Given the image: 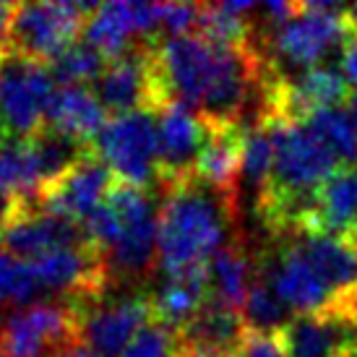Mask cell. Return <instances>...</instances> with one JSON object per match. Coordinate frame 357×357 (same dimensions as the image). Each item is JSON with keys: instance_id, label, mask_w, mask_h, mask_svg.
<instances>
[{"instance_id": "obj_1", "label": "cell", "mask_w": 357, "mask_h": 357, "mask_svg": "<svg viewBox=\"0 0 357 357\" xmlns=\"http://www.w3.org/2000/svg\"><path fill=\"white\" fill-rule=\"evenodd\" d=\"M238 201L188 178L162 190L159 204V261L162 274L206 268L227 243L238 222Z\"/></svg>"}, {"instance_id": "obj_2", "label": "cell", "mask_w": 357, "mask_h": 357, "mask_svg": "<svg viewBox=\"0 0 357 357\" xmlns=\"http://www.w3.org/2000/svg\"><path fill=\"white\" fill-rule=\"evenodd\" d=\"M347 6L337 3H300V10L274 29L253 31L261 66L268 76L292 79L318 66H326L334 52H344L355 40L349 31Z\"/></svg>"}, {"instance_id": "obj_3", "label": "cell", "mask_w": 357, "mask_h": 357, "mask_svg": "<svg viewBox=\"0 0 357 357\" xmlns=\"http://www.w3.org/2000/svg\"><path fill=\"white\" fill-rule=\"evenodd\" d=\"M107 206L118 219V238L105 256L109 284H139L159 261V204L149 188L115 183Z\"/></svg>"}, {"instance_id": "obj_4", "label": "cell", "mask_w": 357, "mask_h": 357, "mask_svg": "<svg viewBox=\"0 0 357 357\" xmlns=\"http://www.w3.org/2000/svg\"><path fill=\"white\" fill-rule=\"evenodd\" d=\"M91 151L109 167L118 183L136 188H159L157 112L139 109L112 115L91 141Z\"/></svg>"}, {"instance_id": "obj_5", "label": "cell", "mask_w": 357, "mask_h": 357, "mask_svg": "<svg viewBox=\"0 0 357 357\" xmlns=\"http://www.w3.org/2000/svg\"><path fill=\"white\" fill-rule=\"evenodd\" d=\"M52 84L47 63L13 50L0 52V130L6 139L26 141L45 128Z\"/></svg>"}, {"instance_id": "obj_6", "label": "cell", "mask_w": 357, "mask_h": 357, "mask_svg": "<svg viewBox=\"0 0 357 357\" xmlns=\"http://www.w3.org/2000/svg\"><path fill=\"white\" fill-rule=\"evenodd\" d=\"M81 331V307L68 300H42L16 307L0 324L6 357H60Z\"/></svg>"}, {"instance_id": "obj_7", "label": "cell", "mask_w": 357, "mask_h": 357, "mask_svg": "<svg viewBox=\"0 0 357 357\" xmlns=\"http://www.w3.org/2000/svg\"><path fill=\"white\" fill-rule=\"evenodd\" d=\"M97 3H21L10 26V50L50 63L84 31Z\"/></svg>"}, {"instance_id": "obj_8", "label": "cell", "mask_w": 357, "mask_h": 357, "mask_svg": "<svg viewBox=\"0 0 357 357\" xmlns=\"http://www.w3.org/2000/svg\"><path fill=\"white\" fill-rule=\"evenodd\" d=\"M94 94L100 97L102 107L112 115H128L139 109L157 112L165 107V94L159 86L151 42H144L120 58L109 60L107 68L97 79Z\"/></svg>"}, {"instance_id": "obj_9", "label": "cell", "mask_w": 357, "mask_h": 357, "mask_svg": "<svg viewBox=\"0 0 357 357\" xmlns=\"http://www.w3.org/2000/svg\"><path fill=\"white\" fill-rule=\"evenodd\" d=\"M206 141V120L183 102H167L157 109L159 190L193 178Z\"/></svg>"}, {"instance_id": "obj_10", "label": "cell", "mask_w": 357, "mask_h": 357, "mask_svg": "<svg viewBox=\"0 0 357 357\" xmlns=\"http://www.w3.org/2000/svg\"><path fill=\"white\" fill-rule=\"evenodd\" d=\"M154 321L146 295L81 307L79 337L100 357H123L141 328Z\"/></svg>"}, {"instance_id": "obj_11", "label": "cell", "mask_w": 357, "mask_h": 357, "mask_svg": "<svg viewBox=\"0 0 357 357\" xmlns=\"http://www.w3.org/2000/svg\"><path fill=\"white\" fill-rule=\"evenodd\" d=\"M115 183L118 180L107 165L91 151L81 162H76L63 178L55 180L50 188L42 190L37 206L84 225L107 201Z\"/></svg>"}, {"instance_id": "obj_12", "label": "cell", "mask_w": 357, "mask_h": 357, "mask_svg": "<svg viewBox=\"0 0 357 357\" xmlns=\"http://www.w3.org/2000/svg\"><path fill=\"white\" fill-rule=\"evenodd\" d=\"M6 253L21 261H34L58 248H91L84 225L45 211L37 204H21L3 238Z\"/></svg>"}, {"instance_id": "obj_13", "label": "cell", "mask_w": 357, "mask_h": 357, "mask_svg": "<svg viewBox=\"0 0 357 357\" xmlns=\"http://www.w3.org/2000/svg\"><path fill=\"white\" fill-rule=\"evenodd\" d=\"M300 232H321L357 245V165L337 169L318 188L310 217Z\"/></svg>"}, {"instance_id": "obj_14", "label": "cell", "mask_w": 357, "mask_h": 357, "mask_svg": "<svg viewBox=\"0 0 357 357\" xmlns=\"http://www.w3.org/2000/svg\"><path fill=\"white\" fill-rule=\"evenodd\" d=\"M243 146H245V126L206 123V141L193 169V178L238 201Z\"/></svg>"}, {"instance_id": "obj_15", "label": "cell", "mask_w": 357, "mask_h": 357, "mask_svg": "<svg viewBox=\"0 0 357 357\" xmlns=\"http://www.w3.org/2000/svg\"><path fill=\"white\" fill-rule=\"evenodd\" d=\"M357 339V326L334 313L295 316L279 331L287 357H342L344 347Z\"/></svg>"}, {"instance_id": "obj_16", "label": "cell", "mask_w": 357, "mask_h": 357, "mask_svg": "<svg viewBox=\"0 0 357 357\" xmlns=\"http://www.w3.org/2000/svg\"><path fill=\"white\" fill-rule=\"evenodd\" d=\"M208 266L190 268L180 274H165L162 284L149 295L154 321L165 324L172 331H183L199 310L208 303Z\"/></svg>"}, {"instance_id": "obj_17", "label": "cell", "mask_w": 357, "mask_h": 357, "mask_svg": "<svg viewBox=\"0 0 357 357\" xmlns=\"http://www.w3.org/2000/svg\"><path fill=\"white\" fill-rule=\"evenodd\" d=\"M248 337V326L243 313L208 298V303L199 310V316L188 326L178 331L180 347L201 349V352H219V355L238 357L243 342Z\"/></svg>"}, {"instance_id": "obj_18", "label": "cell", "mask_w": 357, "mask_h": 357, "mask_svg": "<svg viewBox=\"0 0 357 357\" xmlns=\"http://www.w3.org/2000/svg\"><path fill=\"white\" fill-rule=\"evenodd\" d=\"M107 123V109L100 97L86 86H60L52 94L45 115V128L66 133L70 139L89 144Z\"/></svg>"}, {"instance_id": "obj_19", "label": "cell", "mask_w": 357, "mask_h": 357, "mask_svg": "<svg viewBox=\"0 0 357 357\" xmlns=\"http://www.w3.org/2000/svg\"><path fill=\"white\" fill-rule=\"evenodd\" d=\"M256 282V258L245 243L235 238L208 261V292L222 305L243 310L245 298Z\"/></svg>"}, {"instance_id": "obj_20", "label": "cell", "mask_w": 357, "mask_h": 357, "mask_svg": "<svg viewBox=\"0 0 357 357\" xmlns=\"http://www.w3.org/2000/svg\"><path fill=\"white\" fill-rule=\"evenodd\" d=\"M274 169V139L266 118H256L245 126V146H243V167L238 183V208L245 199L258 214V206L266 196Z\"/></svg>"}, {"instance_id": "obj_21", "label": "cell", "mask_w": 357, "mask_h": 357, "mask_svg": "<svg viewBox=\"0 0 357 357\" xmlns=\"http://www.w3.org/2000/svg\"><path fill=\"white\" fill-rule=\"evenodd\" d=\"M84 37L94 50H100L107 60L130 52L144 45L133 16V3H105L86 19Z\"/></svg>"}, {"instance_id": "obj_22", "label": "cell", "mask_w": 357, "mask_h": 357, "mask_svg": "<svg viewBox=\"0 0 357 357\" xmlns=\"http://www.w3.org/2000/svg\"><path fill=\"white\" fill-rule=\"evenodd\" d=\"M45 190L29 139L0 141V193L21 204H37Z\"/></svg>"}, {"instance_id": "obj_23", "label": "cell", "mask_w": 357, "mask_h": 357, "mask_svg": "<svg viewBox=\"0 0 357 357\" xmlns=\"http://www.w3.org/2000/svg\"><path fill=\"white\" fill-rule=\"evenodd\" d=\"M318 141L321 146L334 157L339 169L357 165V128L355 120L344 107L318 109L305 120H300Z\"/></svg>"}, {"instance_id": "obj_24", "label": "cell", "mask_w": 357, "mask_h": 357, "mask_svg": "<svg viewBox=\"0 0 357 357\" xmlns=\"http://www.w3.org/2000/svg\"><path fill=\"white\" fill-rule=\"evenodd\" d=\"M109 60L100 50H94L89 42H73L66 50L55 55L47 63L52 79L60 81L63 86H84L86 81H97L102 70L107 68Z\"/></svg>"}, {"instance_id": "obj_25", "label": "cell", "mask_w": 357, "mask_h": 357, "mask_svg": "<svg viewBox=\"0 0 357 357\" xmlns=\"http://www.w3.org/2000/svg\"><path fill=\"white\" fill-rule=\"evenodd\" d=\"M240 313H243V321H245L248 331H256V334H279L295 318L292 310L279 300L277 292L258 277L253 282Z\"/></svg>"}, {"instance_id": "obj_26", "label": "cell", "mask_w": 357, "mask_h": 357, "mask_svg": "<svg viewBox=\"0 0 357 357\" xmlns=\"http://www.w3.org/2000/svg\"><path fill=\"white\" fill-rule=\"evenodd\" d=\"M37 292H40V284H37L29 261H21V258H13L10 253L0 250V298L3 303H10L13 310L26 307L37 303L34 300Z\"/></svg>"}, {"instance_id": "obj_27", "label": "cell", "mask_w": 357, "mask_h": 357, "mask_svg": "<svg viewBox=\"0 0 357 357\" xmlns=\"http://www.w3.org/2000/svg\"><path fill=\"white\" fill-rule=\"evenodd\" d=\"M180 339L178 331L167 328L159 321H151L141 328L130 347L123 352V357H178Z\"/></svg>"}, {"instance_id": "obj_28", "label": "cell", "mask_w": 357, "mask_h": 357, "mask_svg": "<svg viewBox=\"0 0 357 357\" xmlns=\"http://www.w3.org/2000/svg\"><path fill=\"white\" fill-rule=\"evenodd\" d=\"M238 357H287L284 347L279 342V334H256L248 331V337L243 342Z\"/></svg>"}, {"instance_id": "obj_29", "label": "cell", "mask_w": 357, "mask_h": 357, "mask_svg": "<svg viewBox=\"0 0 357 357\" xmlns=\"http://www.w3.org/2000/svg\"><path fill=\"white\" fill-rule=\"evenodd\" d=\"M16 16V3H3L0 0V52L10 50V26Z\"/></svg>"}, {"instance_id": "obj_30", "label": "cell", "mask_w": 357, "mask_h": 357, "mask_svg": "<svg viewBox=\"0 0 357 357\" xmlns=\"http://www.w3.org/2000/svg\"><path fill=\"white\" fill-rule=\"evenodd\" d=\"M19 208H21V201L10 199L6 193H0V245H3V238H6V232H8L13 217L19 214Z\"/></svg>"}, {"instance_id": "obj_31", "label": "cell", "mask_w": 357, "mask_h": 357, "mask_svg": "<svg viewBox=\"0 0 357 357\" xmlns=\"http://www.w3.org/2000/svg\"><path fill=\"white\" fill-rule=\"evenodd\" d=\"M342 70H344V76L349 79V84L355 86L357 91V37L349 42L344 52H342Z\"/></svg>"}, {"instance_id": "obj_32", "label": "cell", "mask_w": 357, "mask_h": 357, "mask_svg": "<svg viewBox=\"0 0 357 357\" xmlns=\"http://www.w3.org/2000/svg\"><path fill=\"white\" fill-rule=\"evenodd\" d=\"M178 357H232V355H219V352H201V349L180 347V355Z\"/></svg>"}, {"instance_id": "obj_33", "label": "cell", "mask_w": 357, "mask_h": 357, "mask_svg": "<svg viewBox=\"0 0 357 357\" xmlns=\"http://www.w3.org/2000/svg\"><path fill=\"white\" fill-rule=\"evenodd\" d=\"M344 16H347V24H349V31H352V37H357V6H347Z\"/></svg>"}, {"instance_id": "obj_34", "label": "cell", "mask_w": 357, "mask_h": 357, "mask_svg": "<svg viewBox=\"0 0 357 357\" xmlns=\"http://www.w3.org/2000/svg\"><path fill=\"white\" fill-rule=\"evenodd\" d=\"M342 357H357V339H355V342H349L347 347H344Z\"/></svg>"}, {"instance_id": "obj_35", "label": "cell", "mask_w": 357, "mask_h": 357, "mask_svg": "<svg viewBox=\"0 0 357 357\" xmlns=\"http://www.w3.org/2000/svg\"><path fill=\"white\" fill-rule=\"evenodd\" d=\"M349 105H352V109H349V115H352V120H355V128H357V91L352 94V100H349Z\"/></svg>"}, {"instance_id": "obj_36", "label": "cell", "mask_w": 357, "mask_h": 357, "mask_svg": "<svg viewBox=\"0 0 357 357\" xmlns=\"http://www.w3.org/2000/svg\"><path fill=\"white\" fill-rule=\"evenodd\" d=\"M0 307H3V298H0Z\"/></svg>"}, {"instance_id": "obj_37", "label": "cell", "mask_w": 357, "mask_h": 357, "mask_svg": "<svg viewBox=\"0 0 357 357\" xmlns=\"http://www.w3.org/2000/svg\"><path fill=\"white\" fill-rule=\"evenodd\" d=\"M0 357H6V355H3V352H0Z\"/></svg>"}]
</instances>
